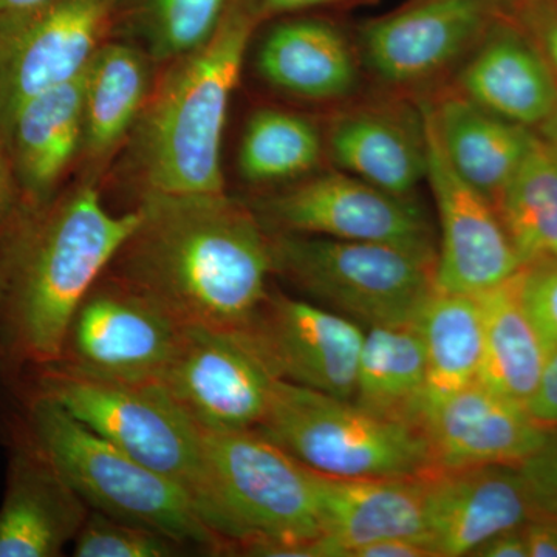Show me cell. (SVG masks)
<instances>
[{
    "mask_svg": "<svg viewBox=\"0 0 557 557\" xmlns=\"http://www.w3.org/2000/svg\"><path fill=\"white\" fill-rule=\"evenodd\" d=\"M138 209L141 222L113 260L116 277L182 325L244 329L274 274L270 233L256 212L225 193H145Z\"/></svg>",
    "mask_w": 557,
    "mask_h": 557,
    "instance_id": "cell-1",
    "label": "cell"
},
{
    "mask_svg": "<svg viewBox=\"0 0 557 557\" xmlns=\"http://www.w3.org/2000/svg\"><path fill=\"white\" fill-rule=\"evenodd\" d=\"M259 0H230L215 30L172 60L135 123L134 156L146 193H223V132Z\"/></svg>",
    "mask_w": 557,
    "mask_h": 557,
    "instance_id": "cell-2",
    "label": "cell"
},
{
    "mask_svg": "<svg viewBox=\"0 0 557 557\" xmlns=\"http://www.w3.org/2000/svg\"><path fill=\"white\" fill-rule=\"evenodd\" d=\"M139 222L138 208L112 214L90 185L40 218L7 270L2 311L10 355L39 368L61 361L73 314Z\"/></svg>",
    "mask_w": 557,
    "mask_h": 557,
    "instance_id": "cell-3",
    "label": "cell"
},
{
    "mask_svg": "<svg viewBox=\"0 0 557 557\" xmlns=\"http://www.w3.org/2000/svg\"><path fill=\"white\" fill-rule=\"evenodd\" d=\"M209 528L223 548L262 557H324L314 472L258 429L205 431Z\"/></svg>",
    "mask_w": 557,
    "mask_h": 557,
    "instance_id": "cell-4",
    "label": "cell"
},
{
    "mask_svg": "<svg viewBox=\"0 0 557 557\" xmlns=\"http://www.w3.org/2000/svg\"><path fill=\"white\" fill-rule=\"evenodd\" d=\"M273 273L366 330L412 324L435 292L437 251L270 234Z\"/></svg>",
    "mask_w": 557,
    "mask_h": 557,
    "instance_id": "cell-5",
    "label": "cell"
},
{
    "mask_svg": "<svg viewBox=\"0 0 557 557\" xmlns=\"http://www.w3.org/2000/svg\"><path fill=\"white\" fill-rule=\"evenodd\" d=\"M28 421L33 443L94 511L159 531L180 545L225 549L177 483L116 448L53 399L36 395Z\"/></svg>",
    "mask_w": 557,
    "mask_h": 557,
    "instance_id": "cell-6",
    "label": "cell"
},
{
    "mask_svg": "<svg viewBox=\"0 0 557 557\" xmlns=\"http://www.w3.org/2000/svg\"><path fill=\"white\" fill-rule=\"evenodd\" d=\"M38 394L177 483L208 525L212 491L203 429L163 384L101 379L57 362L42 368Z\"/></svg>",
    "mask_w": 557,
    "mask_h": 557,
    "instance_id": "cell-7",
    "label": "cell"
},
{
    "mask_svg": "<svg viewBox=\"0 0 557 557\" xmlns=\"http://www.w3.org/2000/svg\"><path fill=\"white\" fill-rule=\"evenodd\" d=\"M256 429L304 467L330 478L409 479L432 471L421 429L287 381H274Z\"/></svg>",
    "mask_w": 557,
    "mask_h": 557,
    "instance_id": "cell-8",
    "label": "cell"
},
{
    "mask_svg": "<svg viewBox=\"0 0 557 557\" xmlns=\"http://www.w3.org/2000/svg\"><path fill=\"white\" fill-rule=\"evenodd\" d=\"M116 0H47L0 13V137L36 95L83 73L112 20Z\"/></svg>",
    "mask_w": 557,
    "mask_h": 557,
    "instance_id": "cell-9",
    "label": "cell"
},
{
    "mask_svg": "<svg viewBox=\"0 0 557 557\" xmlns=\"http://www.w3.org/2000/svg\"><path fill=\"white\" fill-rule=\"evenodd\" d=\"M183 327L127 282H97L73 314L60 362L101 379L160 383Z\"/></svg>",
    "mask_w": 557,
    "mask_h": 557,
    "instance_id": "cell-10",
    "label": "cell"
},
{
    "mask_svg": "<svg viewBox=\"0 0 557 557\" xmlns=\"http://www.w3.org/2000/svg\"><path fill=\"white\" fill-rule=\"evenodd\" d=\"M256 215L281 233L437 251L426 212L412 196L387 193L339 170L260 201Z\"/></svg>",
    "mask_w": 557,
    "mask_h": 557,
    "instance_id": "cell-11",
    "label": "cell"
},
{
    "mask_svg": "<svg viewBox=\"0 0 557 557\" xmlns=\"http://www.w3.org/2000/svg\"><path fill=\"white\" fill-rule=\"evenodd\" d=\"M242 338L274 379L354 399L366 329L310 300L269 293Z\"/></svg>",
    "mask_w": 557,
    "mask_h": 557,
    "instance_id": "cell-12",
    "label": "cell"
},
{
    "mask_svg": "<svg viewBox=\"0 0 557 557\" xmlns=\"http://www.w3.org/2000/svg\"><path fill=\"white\" fill-rule=\"evenodd\" d=\"M273 373L237 332L185 325L160 383L205 431L256 429Z\"/></svg>",
    "mask_w": 557,
    "mask_h": 557,
    "instance_id": "cell-13",
    "label": "cell"
},
{
    "mask_svg": "<svg viewBox=\"0 0 557 557\" xmlns=\"http://www.w3.org/2000/svg\"><path fill=\"white\" fill-rule=\"evenodd\" d=\"M426 134V178L437 205L442 240L435 287L479 295L523 269L496 208L449 163L423 104H418Z\"/></svg>",
    "mask_w": 557,
    "mask_h": 557,
    "instance_id": "cell-14",
    "label": "cell"
},
{
    "mask_svg": "<svg viewBox=\"0 0 557 557\" xmlns=\"http://www.w3.org/2000/svg\"><path fill=\"white\" fill-rule=\"evenodd\" d=\"M504 0H409L361 30L366 64L392 86H417L471 53Z\"/></svg>",
    "mask_w": 557,
    "mask_h": 557,
    "instance_id": "cell-15",
    "label": "cell"
},
{
    "mask_svg": "<svg viewBox=\"0 0 557 557\" xmlns=\"http://www.w3.org/2000/svg\"><path fill=\"white\" fill-rule=\"evenodd\" d=\"M435 557L471 556L487 539L533 519L518 467L486 465L421 475Z\"/></svg>",
    "mask_w": 557,
    "mask_h": 557,
    "instance_id": "cell-16",
    "label": "cell"
},
{
    "mask_svg": "<svg viewBox=\"0 0 557 557\" xmlns=\"http://www.w3.org/2000/svg\"><path fill=\"white\" fill-rule=\"evenodd\" d=\"M553 426L522 403L475 380L446 399L424 423L432 471L509 465L533 456Z\"/></svg>",
    "mask_w": 557,
    "mask_h": 557,
    "instance_id": "cell-17",
    "label": "cell"
},
{
    "mask_svg": "<svg viewBox=\"0 0 557 557\" xmlns=\"http://www.w3.org/2000/svg\"><path fill=\"white\" fill-rule=\"evenodd\" d=\"M457 89L500 119L537 131L557 109V83L541 51L502 11L469 53Z\"/></svg>",
    "mask_w": 557,
    "mask_h": 557,
    "instance_id": "cell-18",
    "label": "cell"
},
{
    "mask_svg": "<svg viewBox=\"0 0 557 557\" xmlns=\"http://www.w3.org/2000/svg\"><path fill=\"white\" fill-rule=\"evenodd\" d=\"M327 152L339 171L376 188L412 196L426 178L423 116L397 104L350 106L330 121Z\"/></svg>",
    "mask_w": 557,
    "mask_h": 557,
    "instance_id": "cell-19",
    "label": "cell"
},
{
    "mask_svg": "<svg viewBox=\"0 0 557 557\" xmlns=\"http://www.w3.org/2000/svg\"><path fill=\"white\" fill-rule=\"evenodd\" d=\"M314 482L324 557H347L351 549L383 539L408 537L428 544L421 475L341 479L314 472Z\"/></svg>",
    "mask_w": 557,
    "mask_h": 557,
    "instance_id": "cell-20",
    "label": "cell"
},
{
    "mask_svg": "<svg viewBox=\"0 0 557 557\" xmlns=\"http://www.w3.org/2000/svg\"><path fill=\"white\" fill-rule=\"evenodd\" d=\"M89 516V507L42 450L14 453L0 508V557L60 556Z\"/></svg>",
    "mask_w": 557,
    "mask_h": 557,
    "instance_id": "cell-21",
    "label": "cell"
},
{
    "mask_svg": "<svg viewBox=\"0 0 557 557\" xmlns=\"http://www.w3.org/2000/svg\"><path fill=\"white\" fill-rule=\"evenodd\" d=\"M2 139L25 197L44 207L83 145V73L25 102Z\"/></svg>",
    "mask_w": 557,
    "mask_h": 557,
    "instance_id": "cell-22",
    "label": "cell"
},
{
    "mask_svg": "<svg viewBox=\"0 0 557 557\" xmlns=\"http://www.w3.org/2000/svg\"><path fill=\"white\" fill-rule=\"evenodd\" d=\"M420 102L454 170L494 205L536 131L494 115L457 87Z\"/></svg>",
    "mask_w": 557,
    "mask_h": 557,
    "instance_id": "cell-23",
    "label": "cell"
},
{
    "mask_svg": "<svg viewBox=\"0 0 557 557\" xmlns=\"http://www.w3.org/2000/svg\"><path fill=\"white\" fill-rule=\"evenodd\" d=\"M258 67L271 86L307 100H339L357 84V62L346 36L319 20L277 25L260 47Z\"/></svg>",
    "mask_w": 557,
    "mask_h": 557,
    "instance_id": "cell-24",
    "label": "cell"
},
{
    "mask_svg": "<svg viewBox=\"0 0 557 557\" xmlns=\"http://www.w3.org/2000/svg\"><path fill=\"white\" fill-rule=\"evenodd\" d=\"M520 271L474 295L483 330L478 380L497 394L528 406L536 394L552 348L523 306Z\"/></svg>",
    "mask_w": 557,
    "mask_h": 557,
    "instance_id": "cell-25",
    "label": "cell"
},
{
    "mask_svg": "<svg viewBox=\"0 0 557 557\" xmlns=\"http://www.w3.org/2000/svg\"><path fill=\"white\" fill-rule=\"evenodd\" d=\"M426 359L418 321L366 330L351 401L384 420L423 429Z\"/></svg>",
    "mask_w": 557,
    "mask_h": 557,
    "instance_id": "cell-26",
    "label": "cell"
},
{
    "mask_svg": "<svg viewBox=\"0 0 557 557\" xmlns=\"http://www.w3.org/2000/svg\"><path fill=\"white\" fill-rule=\"evenodd\" d=\"M149 65L126 44H102L83 70V146L100 160L134 131L149 98Z\"/></svg>",
    "mask_w": 557,
    "mask_h": 557,
    "instance_id": "cell-27",
    "label": "cell"
},
{
    "mask_svg": "<svg viewBox=\"0 0 557 557\" xmlns=\"http://www.w3.org/2000/svg\"><path fill=\"white\" fill-rule=\"evenodd\" d=\"M418 327L426 359L424 429L435 409L479 379L483 330L478 298L435 288L421 311Z\"/></svg>",
    "mask_w": 557,
    "mask_h": 557,
    "instance_id": "cell-28",
    "label": "cell"
},
{
    "mask_svg": "<svg viewBox=\"0 0 557 557\" xmlns=\"http://www.w3.org/2000/svg\"><path fill=\"white\" fill-rule=\"evenodd\" d=\"M494 208L522 267L557 259V156L537 132Z\"/></svg>",
    "mask_w": 557,
    "mask_h": 557,
    "instance_id": "cell-29",
    "label": "cell"
},
{
    "mask_svg": "<svg viewBox=\"0 0 557 557\" xmlns=\"http://www.w3.org/2000/svg\"><path fill=\"white\" fill-rule=\"evenodd\" d=\"M324 141L314 124L287 110L262 109L248 121L239 168L251 183H277L318 166Z\"/></svg>",
    "mask_w": 557,
    "mask_h": 557,
    "instance_id": "cell-30",
    "label": "cell"
},
{
    "mask_svg": "<svg viewBox=\"0 0 557 557\" xmlns=\"http://www.w3.org/2000/svg\"><path fill=\"white\" fill-rule=\"evenodd\" d=\"M230 0H137L138 20L156 60L196 49L218 27Z\"/></svg>",
    "mask_w": 557,
    "mask_h": 557,
    "instance_id": "cell-31",
    "label": "cell"
},
{
    "mask_svg": "<svg viewBox=\"0 0 557 557\" xmlns=\"http://www.w3.org/2000/svg\"><path fill=\"white\" fill-rule=\"evenodd\" d=\"M183 545L150 528L94 511L75 539L76 557H171Z\"/></svg>",
    "mask_w": 557,
    "mask_h": 557,
    "instance_id": "cell-32",
    "label": "cell"
},
{
    "mask_svg": "<svg viewBox=\"0 0 557 557\" xmlns=\"http://www.w3.org/2000/svg\"><path fill=\"white\" fill-rule=\"evenodd\" d=\"M520 295L542 338L557 350V259L523 267Z\"/></svg>",
    "mask_w": 557,
    "mask_h": 557,
    "instance_id": "cell-33",
    "label": "cell"
},
{
    "mask_svg": "<svg viewBox=\"0 0 557 557\" xmlns=\"http://www.w3.org/2000/svg\"><path fill=\"white\" fill-rule=\"evenodd\" d=\"M533 519L557 523V426L541 448L519 465Z\"/></svg>",
    "mask_w": 557,
    "mask_h": 557,
    "instance_id": "cell-34",
    "label": "cell"
},
{
    "mask_svg": "<svg viewBox=\"0 0 557 557\" xmlns=\"http://www.w3.org/2000/svg\"><path fill=\"white\" fill-rule=\"evenodd\" d=\"M505 11L533 40L557 83V0H509Z\"/></svg>",
    "mask_w": 557,
    "mask_h": 557,
    "instance_id": "cell-35",
    "label": "cell"
},
{
    "mask_svg": "<svg viewBox=\"0 0 557 557\" xmlns=\"http://www.w3.org/2000/svg\"><path fill=\"white\" fill-rule=\"evenodd\" d=\"M527 408L541 423L557 426V350L549 354L536 394Z\"/></svg>",
    "mask_w": 557,
    "mask_h": 557,
    "instance_id": "cell-36",
    "label": "cell"
},
{
    "mask_svg": "<svg viewBox=\"0 0 557 557\" xmlns=\"http://www.w3.org/2000/svg\"><path fill=\"white\" fill-rule=\"evenodd\" d=\"M347 557H435L423 541L408 537L383 539L351 549Z\"/></svg>",
    "mask_w": 557,
    "mask_h": 557,
    "instance_id": "cell-37",
    "label": "cell"
},
{
    "mask_svg": "<svg viewBox=\"0 0 557 557\" xmlns=\"http://www.w3.org/2000/svg\"><path fill=\"white\" fill-rule=\"evenodd\" d=\"M472 557H528L523 527L502 531L471 553Z\"/></svg>",
    "mask_w": 557,
    "mask_h": 557,
    "instance_id": "cell-38",
    "label": "cell"
},
{
    "mask_svg": "<svg viewBox=\"0 0 557 557\" xmlns=\"http://www.w3.org/2000/svg\"><path fill=\"white\" fill-rule=\"evenodd\" d=\"M528 557H557V523L531 519L523 525Z\"/></svg>",
    "mask_w": 557,
    "mask_h": 557,
    "instance_id": "cell-39",
    "label": "cell"
},
{
    "mask_svg": "<svg viewBox=\"0 0 557 557\" xmlns=\"http://www.w3.org/2000/svg\"><path fill=\"white\" fill-rule=\"evenodd\" d=\"M370 0H259L263 13H287L318 9V7L358 5Z\"/></svg>",
    "mask_w": 557,
    "mask_h": 557,
    "instance_id": "cell-40",
    "label": "cell"
},
{
    "mask_svg": "<svg viewBox=\"0 0 557 557\" xmlns=\"http://www.w3.org/2000/svg\"><path fill=\"white\" fill-rule=\"evenodd\" d=\"M13 168L7 150L5 143L0 137V215L5 212L10 203L11 197V182H13Z\"/></svg>",
    "mask_w": 557,
    "mask_h": 557,
    "instance_id": "cell-41",
    "label": "cell"
},
{
    "mask_svg": "<svg viewBox=\"0 0 557 557\" xmlns=\"http://www.w3.org/2000/svg\"><path fill=\"white\" fill-rule=\"evenodd\" d=\"M536 132L552 146L557 156V109L556 112L549 116V120L545 121Z\"/></svg>",
    "mask_w": 557,
    "mask_h": 557,
    "instance_id": "cell-42",
    "label": "cell"
},
{
    "mask_svg": "<svg viewBox=\"0 0 557 557\" xmlns=\"http://www.w3.org/2000/svg\"><path fill=\"white\" fill-rule=\"evenodd\" d=\"M47 0H0V13L33 9Z\"/></svg>",
    "mask_w": 557,
    "mask_h": 557,
    "instance_id": "cell-43",
    "label": "cell"
},
{
    "mask_svg": "<svg viewBox=\"0 0 557 557\" xmlns=\"http://www.w3.org/2000/svg\"><path fill=\"white\" fill-rule=\"evenodd\" d=\"M7 284H9L7 269H2V267H0V313H2L3 304H5Z\"/></svg>",
    "mask_w": 557,
    "mask_h": 557,
    "instance_id": "cell-44",
    "label": "cell"
},
{
    "mask_svg": "<svg viewBox=\"0 0 557 557\" xmlns=\"http://www.w3.org/2000/svg\"><path fill=\"white\" fill-rule=\"evenodd\" d=\"M504 2H507V3H508V2H509V0H504Z\"/></svg>",
    "mask_w": 557,
    "mask_h": 557,
    "instance_id": "cell-45",
    "label": "cell"
}]
</instances>
